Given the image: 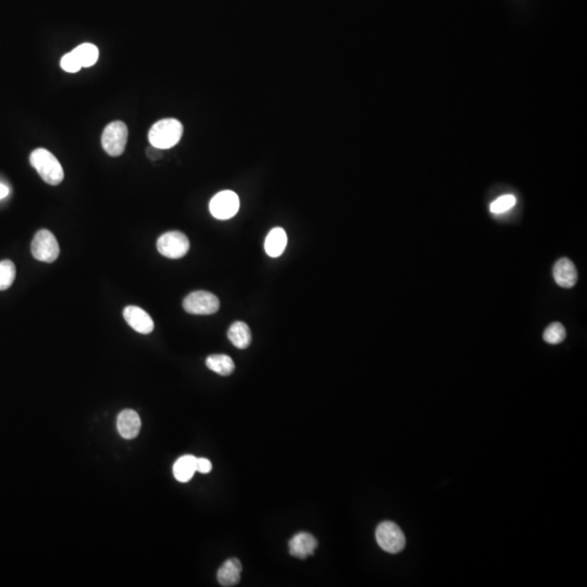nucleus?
Listing matches in <instances>:
<instances>
[{"instance_id":"obj_23","label":"nucleus","mask_w":587,"mask_h":587,"mask_svg":"<svg viewBox=\"0 0 587 587\" xmlns=\"http://www.w3.org/2000/svg\"><path fill=\"white\" fill-rule=\"evenodd\" d=\"M211 469H212V464H211L210 460L206 459V458H197L196 459V471L203 473V475H207L211 471Z\"/></svg>"},{"instance_id":"obj_18","label":"nucleus","mask_w":587,"mask_h":587,"mask_svg":"<svg viewBox=\"0 0 587 587\" xmlns=\"http://www.w3.org/2000/svg\"><path fill=\"white\" fill-rule=\"evenodd\" d=\"M72 52L82 68L92 67L97 62L98 57H99V50L97 47L90 43H85L77 46V48L73 49Z\"/></svg>"},{"instance_id":"obj_13","label":"nucleus","mask_w":587,"mask_h":587,"mask_svg":"<svg viewBox=\"0 0 587 587\" xmlns=\"http://www.w3.org/2000/svg\"><path fill=\"white\" fill-rule=\"evenodd\" d=\"M241 561L237 558H232L222 564V567L218 571V581L222 586L231 587L239 584L241 581Z\"/></svg>"},{"instance_id":"obj_22","label":"nucleus","mask_w":587,"mask_h":587,"mask_svg":"<svg viewBox=\"0 0 587 587\" xmlns=\"http://www.w3.org/2000/svg\"><path fill=\"white\" fill-rule=\"evenodd\" d=\"M60 64H61V68L66 72L77 73L82 69L80 62L77 59V57L72 52L64 54L61 58Z\"/></svg>"},{"instance_id":"obj_1","label":"nucleus","mask_w":587,"mask_h":587,"mask_svg":"<svg viewBox=\"0 0 587 587\" xmlns=\"http://www.w3.org/2000/svg\"><path fill=\"white\" fill-rule=\"evenodd\" d=\"M183 126L177 119H163L155 123L149 130L148 139L152 146L157 148L170 149L181 141Z\"/></svg>"},{"instance_id":"obj_25","label":"nucleus","mask_w":587,"mask_h":587,"mask_svg":"<svg viewBox=\"0 0 587 587\" xmlns=\"http://www.w3.org/2000/svg\"><path fill=\"white\" fill-rule=\"evenodd\" d=\"M9 195V188L6 185L0 183V199L7 197Z\"/></svg>"},{"instance_id":"obj_15","label":"nucleus","mask_w":587,"mask_h":587,"mask_svg":"<svg viewBox=\"0 0 587 587\" xmlns=\"http://www.w3.org/2000/svg\"><path fill=\"white\" fill-rule=\"evenodd\" d=\"M228 337L236 348L245 349L252 343V332L245 322L236 321L230 326Z\"/></svg>"},{"instance_id":"obj_19","label":"nucleus","mask_w":587,"mask_h":587,"mask_svg":"<svg viewBox=\"0 0 587 587\" xmlns=\"http://www.w3.org/2000/svg\"><path fill=\"white\" fill-rule=\"evenodd\" d=\"M16 266L10 260L0 261V290H8L16 279Z\"/></svg>"},{"instance_id":"obj_17","label":"nucleus","mask_w":587,"mask_h":587,"mask_svg":"<svg viewBox=\"0 0 587 587\" xmlns=\"http://www.w3.org/2000/svg\"><path fill=\"white\" fill-rule=\"evenodd\" d=\"M206 364L211 371L216 372L222 377L232 375L235 370V364L231 357L228 355H211L206 359Z\"/></svg>"},{"instance_id":"obj_3","label":"nucleus","mask_w":587,"mask_h":587,"mask_svg":"<svg viewBox=\"0 0 587 587\" xmlns=\"http://www.w3.org/2000/svg\"><path fill=\"white\" fill-rule=\"evenodd\" d=\"M379 546L390 554H398L406 546V537L401 528L392 521L379 524L375 532Z\"/></svg>"},{"instance_id":"obj_11","label":"nucleus","mask_w":587,"mask_h":587,"mask_svg":"<svg viewBox=\"0 0 587 587\" xmlns=\"http://www.w3.org/2000/svg\"><path fill=\"white\" fill-rule=\"evenodd\" d=\"M290 554L297 557L300 559H306L307 557L311 556L318 547V541L311 534L301 532L296 534L288 544Z\"/></svg>"},{"instance_id":"obj_9","label":"nucleus","mask_w":587,"mask_h":587,"mask_svg":"<svg viewBox=\"0 0 587 587\" xmlns=\"http://www.w3.org/2000/svg\"><path fill=\"white\" fill-rule=\"evenodd\" d=\"M123 317L126 319V324L131 326L134 331L145 334V335L154 331V320L141 308L136 307V306H128V307L124 308Z\"/></svg>"},{"instance_id":"obj_20","label":"nucleus","mask_w":587,"mask_h":587,"mask_svg":"<svg viewBox=\"0 0 587 587\" xmlns=\"http://www.w3.org/2000/svg\"><path fill=\"white\" fill-rule=\"evenodd\" d=\"M567 332L566 328L559 322H554L550 326H547L546 330L544 332V341L550 345H557V344L562 343L566 339Z\"/></svg>"},{"instance_id":"obj_2","label":"nucleus","mask_w":587,"mask_h":587,"mask_svg":"<svg viewBox=\"0 0 587 587\" xmlns=\"http://www.w3.org/2000/svg\"><path fill=\"white\" fill-rule=\"evenodd\" d=\"M30 162L47 184L57 186L63 181L64 173L61 164L47 149H35L30 156Z\"/></svg>"},{"instance_id":"obj_5","label":"nucleus","mask_w":587,"mask_h":587,"mask_svg":"<svg viewBox=\"0 0 587 587\" xmlns=\"http://www.w3.org/2000/svg\"><path fill=\"white\" fill-rule=\"evenodd\" d=\"M31 250L35 259L47 263L56 261L60 254L58 241L48 230H41L35 234L32 241Z\"/></svg>"},{"instance_id":"obj_14","label":"nucleus","mask_w":587,"mask_h":587,"mask_svg":"<svg viewBox=\"0 0 587 587\" xmlns=\"http://www.w3.org/2000/svg\"><path fill=\"white\" fill-rule=\"evenodd\" d=\"M288 246V235L282 228H275L268 234L264 241V249L268 256L277 258L284 252Z\"/></svg>"},{"instance_id":"obj_24","label":"nucleus","mask_w":587,"mask_h":587,"mask_svg":"<svg viewBox=\"0 0 587 587\" xmlns=\"http://www.w3.org/2000/svg\"><path fill=\"white\" fill-rule=\"evenodd\" d=\"M162 149L157 148L155 146H150L147 149V156L152 160L159 159L162 157Z\"/></svg>"},{"instance_id":"obj_12","label":"nucleus","mask_w":587,"mask_h":587,"mask_svg":"<svg viewBox=\"0 0 587 587\" xmlns=\"http://www.w3.org/2000/svg\"><path fill=\"white\" fill-rule=\"evenodd\" d=\"M554 279L560 288H573L577 281V271L575 263L568 258L558 260L554 266Z\"/></svg>"},{"instance_id":"obj_10","label":"nucleus","mask_w":587,"mask_h":587,"mask_svg":"<svg viewBox=\"0 0 587 587\" xmlns=\"http://www.w3.org/2000/svg\"><path fill=\"white\" fill-rule=\"evenodd\" d=\"M141 418L139 413L132 409L121 411L117 419V428L120 435L126 439H135L141 431Z\"/></svg>"},{"instance_id":"obj_8","label":"nucleus","mask_w":587,"mask_h":587,"mask_svg":"<svg viewBox=\"0 0 587 587\" xmlns=\"http://www.w3.org/2000/svg\"><path fill=\"white\" fill-rule=\"evenodd\" d=\"M211 215L219 220H228L239 210V198L232 190H223L211 199L209 205Z\"/></svg>"},{"instance_id":"obj_16","label":"nucleus","mask_w":587,"mask_h":587,"mask_svg":"<svg viewBox=\"0 0 587 587\" xmlns=\"http://www.w3.org/2000/svg\"><path fill=\"white\" fill-rule=\"evenodd\" d=\"M196 457L186 455L181 457L173 466V475L181 483H186L192 479L196 471Z\"/></svg>"},{"instance_id":"obj_7","label":"nucleus","mask_w":587,"mask_h":587,"mask_svg":"<svg viewBox=\"0 0 587 587\" xmlns=\"http://www.w3.org/2000/svg\"><path fill=\"white\" fill-rule=\"evenodd\" d=\"M186 312L197 316H209L218 312L220 301L216 295L205 290L190 292L183 301Z\"/></svg>"},{"instance_id":"obj_4","label":"nucleus","mask_w":587,"mask_h":587,"mask_svg":"<svg viewBox=\"0 0 587 587\" xmlns=\"http://www.w3.org/2000/svg\"><path fill=\"white\" fill-rule=\"evenodd\" d=\"M128 130L122 121H115L103 130L101 144L105 152L111 157H119L123 154L128 143Z\"/></svg>"},{"instance_id":"obj_21","label":"nucleus","mask_w":587,"mask_h":587,"mask_svg":"<svg viewBox=\"0 0 587 587\" xmlns=\"http://www.w3.org/2000/svg\"><path fill=\"white\" fill-rule=\"evenodd\" d=\"M515 196L504 195L493 201L492 205H490V211L493 213H495V215H499V213L506 212V211L513 208V207H515Z\"/></svg>"},{"instance_id":"obj_6","label":"nucleus","mask_w":587,"mask_h":587,"mask_svg":"<svg viewBox=\"0 0 587 587\" xmlns=\"http://www.w3.org/2000/svg\"><path fill=\"white\" fill-rule=\"evenodd\" d=\"M190 241L182 232L172 231L162 234L157 241V249L169 259H180L190 250Z\"/></svg>"}]
</instances>
